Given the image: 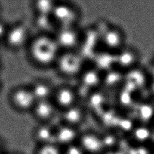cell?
<instances>
[{
  "mask_svg": "<svg viewBox=\"0 0 154 154\" xmlns=\"http://www.w3.org/2000/svg\"><path fill=\"white\" fill-rule=\"evenodd\" d=\"M26 50L32 63L42 69L54 68L62 52L54 35L36 33Z\"/></svg>",
  "mask_w": 154,
  "mask_h": 154,
  "instance_id": "1",
  "label": "cell"
},
{
  "mask_svg": "<svg viewBox=\"0 0 154 154\" xmlns=\"http://www.w3.org/2000/svg\"><path fill=\"white\" fill-rule=\"evenodd\" d=\"M84 61L79 51H62L54 69L66 79L79 77L85 69Z\"/></svg>",
  "mask_w": 154,
  "mask_h": 154,
  "instance_id": "2",
  "label": "cell"
},
{
  "mask_svg": "<svg viewBox=\"0 0 154 154\" xmlns=\"http://www.w3.org/2000/svg\"><path fill=\"white\" fill-rule=\"evenodd\" d=\"M52 15L58 29L79 26L81 17L80 10L75 4L58 1L56 2Z\"/></svg>",
  "mask_w": 154,
  "mask_h": 154,
  "instance_id": "3",
  "label": "cell"
},
{
  "mask_svg": "<svg viewBox=\"0 0 154 154\" xmlns=\"http://www.w3.org/2000/svg\"><path fill=\"white\" fill-rule=\"evenodd\" d=\"M34 34L30 27L23 22H18L8 28L5 41L13 50L27 48Z\"/></svg>",
  "mask_w": 154,
  "mask_h": 154,
  "instance_id": "4",
  "label": "cell"
},
{
  "mask_svg": "<svg viewBox=\"0 0 154 154\" xmlns=\"http://www.w3.org/2000/svg\"><path fill=\"white\" fill-rule=\"evenodd\" d=\"M100 43L107 52L115 54L127 45L126 36L121 28L110 25L100 34Z\"/></svg>",
  "mask_w": 154,
  "mask_h": 154,
  "instance_id": "5",
  "label": "cell"
},
{
  "mask_svg": "<svg viewBox=\"0 0 154 154\" xmlns=\"http://www.w3.org/2000/svg\"><path fill=\"white\" fill-rule=\"evenodd\" d=\"M83 36L79 26L60 28L54 35L62 51L79 50Z\"/></svg>",
  "mask_w": 154,
  "mask_h": 154,
  "instance_id": "6",
  "label": "cell"
},
{
  "mask_svg": "<svg viewBox=\"0 0 154 154\" xmlns=\"http://www.w3.org/2000/svg\"><path fill=\"white\" fill-rule=\"evenodd\" d=\"M60 112H62L79 103V93L69 84L56 86L52 98Z\"/></svg>",
  "mask_w": 154,
  "mask_h": 154,
  "instance_id": "7",
  "label": "cell"
},
{
  "mask_svg": "<svg viewBox=\"0 0 154 154\" xmlns=\"http://www.w3.org/2000/svg\"><path fill=\"white\" fill-rule=\"evenodd\" d=\"M10 98L13 106L21 112L31 113L37 102L29 85L16 88L11 93Z\"/></svg>",
  "mask_w": 154,
  "mask_h": 154,
  "instance_id": "8",
  "label": "cell"
},
{
  "mask_svg": "<svg viewBox=\"0 0 154 154\" xmlns=\"http://www.w3.org/2000/svg\"><path fill=\"white\" fill-rule=\"evenodd\" d=\"M60 112L52 100H38L31 112L32 116L38 123H54Z\"/></svg>",
  "mask_w": 154,
  "mask_h": 154,
  "instance_id": "9",
  "label": "cell"
},
{
  "mask_svg": "<svg viewBox=\"0 0 154 154\" xmlns=\"http://www.w3.org/2000/svg\"><path fill=\"white\" fill-rule=\"evenodd\" d=\"M115 56V64L123 71H133L139 66L140 60V52L132 46H125Z\"/></svg>",
  "mask_w": 154,
  "mask_h": 154,
  "instance_id": "10",
  "label": "cell"
},
{
  "mask_svg": "<svg viewBox=\"0 0 154 154\" xmlns=\"http://www.w3.org/2000/svg\"><path fill=\"white\" fill-rule=\"evenodd\" d=\"M78 143L86 154H104L102 135L93 131H82Z\"/></svg>",
  "mask_w": 154,
  "mask_h": 154,
  "instance_id": "11",
  "label": "cell"
},
{
  "mask_svg": "<svg viewBox=\"0 0 154 154\" xmlns=\"http://www.w3.org/2000/svg\"><path fill=\"white\" fill-rule=\"evenodd\" d=\"M81 131L79 128L58 123L56 125L55 143L62 148L77 143Z\"/></svg>",
  "mask_w": 154,
  "mask_h": 154,
  "instance_id": "12",
  "label": "cell"
},
{
  "mask_svg": "<svg viewBox=\"0 0 154 154\" xmlns=\"http://www.w3.org/2000/svg\"><path fill=\"white\" fill-rule=\"evenodd\" d=\"M86 118V112L85 107L79 103L71 108L60 112L58 116V123L81 129V126Z\"/></svg>",
  "mask_w": 154,
  "mask_h": 154,
  "instance_id": "13",
  "label": "cell"
},
{
  "mask_svg": "<svg viewBox=\"0 0 154 154\" xmlns=\"http://www.w3.org/2000/svg\"><path fill=\"white\" fill-rule=\"evenodd\" d=\"M55 123L38 124L32 131V137L35 146L55 143Z\"/></svg>",
  "mask_w": 154,
  "mask_h": 154,
  "instance_id": "14",
  "label": "cell"
},
{
  "mask_svg": "<svg viewBox=\"0 0 154 154\" xmlns=\"http://www.w3.org/2000/svg\"><path fill=\"white\" fill-rule=\"evenodd\" d=\"M33 24L36 34L54 36L58 29L52 15H34Z\"/></svg>",
  "mask_w": 154,
  "mask_h": 154,
  "instance_id": "15",
  "label": "cell"
},
{
  "mask_svg": "<svg viewBox=\"0 0 154 154\" xmlns=\"http://www.w3.org/2000/svg\"><path fill=\"white\" fill-rule=\"evenodd\" d=\"M37 101L52 100L55 86L46 79H37L29 85Z\"/></svg>",
  "mask_w": 154,
  "mask_h": 154,
  "instance_id": "16",
  "label": "cell"
},
{
  "mask_svg": "<svg viewBox=\"0 0 154 154\" xmlns=\"http://www.w3.org/2000/svg\"><path fill=\"white\" fill-rule=\"evenodd\" d=\"M57 1L38 0L32 4V10L34 15H52L56 5Z\"/></svg>",
  "mask_w": 154,
  "mask_h": 154,
  "instance_id": "17",
  "label": "cell"
},
{
  "mask_svg": "<svg viewBox=\"0 0 154 154\" xmlns=\"http://www.w3.org/2000/svg\"><path fill=\"white\" fill-rule=\"evenodd\" d=\"M79 78L82 84L90 88L95 87L101 81L99 72L95 69H84Z\"/></svg>",
  "mask_w": 154,
  "mask_h": 154,
  "instance_id": "18",
  "label": "cell"
},
{
  "mask_svg": "<svg viewBox=\"0 0 154 154\" xmlns=\"http://www.w3.org/2000/svg\"><path fill=\"white\" fill-rule=\"evenodd\" d=\"M33 154H63V148L55 143L35 146Z\"/></svg>",
  "mask_w": 154,
  "mask_h": 154,
  "instance_id": "19",
  "label": "cell"
},
{
  "mask_svg": "<svg viewBox=\"0 0 154 154\" xmlns=\"http://www.w3.org/2000/svg\"><path fill=\"white\" fill-rule=\"evenodd\" d=\"M63 148V154H86L77 143Z\"/></svg>",
  "mask_w": 154,
  "mask_h": 154,
  "instance_id": "20",
  "label": "cell"
},
{
  "mask_svg": "<svg viewBox=\"0 0 154 154\" xmlns=\"http://www.w3.org/2000/svg\"><path fill=\"white\" fill-rule=\"evenodd\" d=\"M8 28L6 23L0 19V40H5Z\"/></svg>",
  "mask_w": 154,
  "mask_h": 154,
  "instance_id": "21",
  "label": "cell"
},
{
  "mask_svg": "<svg viewBox=\"0 0 154 154\" xmlns=\"http://www.w3.org/2000/svg\"><path fill=\"white\" fill-rule=\"evenodd\" d=\"M152 62H153V64H154V56H153V59H152Z\"/></svg>",
  "mask_w": 154,
  "mask_h": 154,
  "instance_id": "22",
  "label": "cell"
},
{
  "mask_svg": "<svg viewBox=\"0 0 154 154\" xmlns=\"http://www.w3.org/2000/svg\"><path fill=\"white\" fill-rule=\"evenodd\" d=\"M0 154H2V150H1V148H0Z\"/></svg>",
  "mask_w": 154,
  "mask_h": 154,
  "instance_id": "23",
  "label": "cell"
},
{
  "mask_svg": "<svg viewBox=\"0 0 154 154\" xmlns=\"http://www.w3.org/2000/svg\"><path fill=\"white\" fill-rule=\"evenodd\" d=\"M0 65H1V64H0ZM0 67H1V66H0Z\"/></svg>",
  "mask_w": 154,
  "mask_h": 154,
  "instance_id": "24",
  "label": "cell"
},
{
  "mask_svg": "<svg viewBox=\"0 0 154 154\" xmlns=\"http://www.w3.org/2000/svg\"><path fill=\"white\" fill-rule=\"evenodd\" d=\"M0 86H1V84H0Z\"/></svg>",
  "mask_w": 154,
  "mask_h": 154,
  "instance_id": "25",
  "label": "cell"
}]
</instances>
